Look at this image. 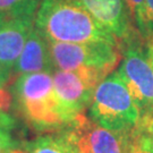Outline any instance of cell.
Wrapping results in <instances>:
<instances>
[{
	"label": "cell",
	"mask_w": 153,
	"mask_h": 153,
	"mask_svg": "<svg viewBox=\"0 0 153 153\" xmlns=\"http://www.w3.org/2000/svg\"><path fill=\"white\" fill-rule=\"evenodd\" d=\"M141 39L133 32L120 42L121 61L117 71L129 90L142 121L153 118V69Z\"/></svg>",
	"instance_id": "4"
},
{
	"label": "cell",
	"mask_w": 153,
	"mask_h": 153,
	"mask_svg": "<svg viewBox=\"0 0 153 153\" xmlns=\"http://www.w3.org/2000/svg\"><path fill=\"white\" fill-rule=\"evenodd\" d=\"M53 69L55 66L50 53L49 41L34 26L26 40L22 53L13 68V71L22 75L38 71L52 73Z\"/></svg>",
	"instance_id": "10"
},
{
	"label": "cell",
	"mask_w": 153,
	"mask_h": 153,
	"mask_svg": "<svg viewBox=\"0 0 153 153\" xmlns=\"http://www.w3.org/2000/svg\"><path fill=\"white\" fill-rule=\"evenodd\" d=\"M27 153H78L73 143L61 131L52 135L40 136L23 144Z\"/></svg>",
	"instance_id": "11"
},
{
	"label": "cell",
	"mask_w": 153,
	"mask_h": 153,
	"mask_svg": "<svg viewBox=\"0 0 153 153\" xmlns=\"http://www.w3.org/2000/svg\"><path fill=\"white\" fill-rule=\"evenodd\" d=\"M9 153H27V151L23 148V145H22V146H19V148H17V149H15V150H13V151H10Z\"/></svg>",
	"instance_id": "20"
},
{
	"label": "cell",
	"mask_w": 153,
	"mask_h": 153,
	"mask_svg": "<svg viewBox=\"0 0 153 153\" xmlns=\"http://www.w3.org/2000/svg\"><path fill=\"white\" fill-rule=\"evenodd\" d=\"M34 26L48 41L108 43L119 47L115 35L75 0H42L35 14Z\"/></svg>",
	"instance_id": "1"
},
{
	"label": "cell",
	"mask_w": 153,
	"mask_h": 153,
	"mask_svg": "<svg viewBox=\"0 0 153 153\" xmlns=\"http://www.w3.org/2000/svg\"><path fill=\"white\" fill-rule=\"evenodd\" d=\"M50 53L57 69L94 75L101 79L116 68L119 47L108 43H66L49 41Z\"/></svg>",
	"instance_id": "5"
},
{
	"label": "cell",
	"mask_w": 153,
	"mask_h": 153,
	"mask_svg": "<svg viewBox=\"0 0 153 153\" xmlns=\"http://www.w3.org/2000/svg\"><path fill=\"white\" fill-rule=\"evenodd\" d=\"M126 153H153V141L145 123L141 121L129 134Z\"/></svg>",
	"instance_id": "12"
},
{
	"label": "cell",
	"mask_w": 153,
	"mask_h": 153,
	"mask_svg": "<svg viewBox=\"0 0 153 153\" xmlns=\"http://www.w3.org/2000/svg\"><path fill=\"white\" fill-rule=\"evenodd\" d=\"M52 78L58 102L67 125L77 116L84 114L85 109L90 107L94 90L102 81L94 75L57 68L52 71Z\"/></svg>",
	"instance_id": "7"
},
{
	"label": "cell",
	"mask_w": 153,
	"mask_h": 153,
	"mask_svg": "<svg viewBox=\"0 0 153 153\" xmlns=\"http://www.w3.org/2000/svg\"><path fill=\"white\" fill-rule=\"evenodd\" d=\"M88 116L98 125L111 131L128 133L140 125V110L117 71L97 85Z\"/></svg>",
	"instance_id": "3"
},
{
	"label": "cell",
	"mask_w": 153,
	"mask_h": 153,
	"mask_svg": "<svg viewBox=\"0 0 153 153\" xmlns=\"http://www.w3.org/2000/svg\"><path fill=\"white\" fill-rule=\"evenodd\" d=\"M143 123H145L146 126H148L149 128V131H150V134H151V137H152V141H153V118L151 119H146V120H142Z\"/></svg>",
	"instance_id": "19"
},
{
	"label": "cell",
	"mask_w": 153,
	"mask_h": 153,
	"mask_svg": "<svg viewBox=\"0 0 153 153\" xmlns=\"http://www.w3.org/2000/svg\"><path fill=\"white\" fill-rule=\"evenodd\" d=\"M18 111L38 131H58L67 126L53 86L52 73L22 74L11 88Z\"/></svg>",
	"instance_id": "2"
},
{
	"label": "cell",
	"mask_w": 153,
	"mask_h": 153,
	"mask_svg": "<svg viewBox=\"0 0 153 153\" xmlns=\"http://www.w3.org/2000/svg\"><path fill=\"white\" fill-rule=\"evenodd\" d=\"M0 126L5 127L7 129H10V131H13L15 128V126H16L15 119L2 109H0Z\"/></svg>",
	"instance_id": "16"
},
{
	"label": "cell",
	"mask_w": 153,
	"mask_h": 153,
	"mask_svg": "<svg viewBox=\"0 0 153 153\" xmlns=\"http://www.w3.org/2000/svg\"><path fill=\"white\" fill-rule=\"evenodd\" d=\"M145 26L146 39L145 41H153V0H145Z\"/></svg>",
	"instance_id": "15"
},
{
	"label": "cell",
	"mask_w": 153,
	"mask_h": 153,
	"mask_svg": "<svg viewBox=\"0 0 153 153\" xmlns=\"http://www.w3.org/2000/svg\"><path fill=\"white\" fill-rule=\"evenodd\" d=\"M146 53H148L149 61L151 64V67L153 69V41L146 42Z\"/></svg>",
	"instance_id": "18"
},
{
	"label": "cell",
	"mask_w": 153,
	"mask_h": 153,
	"mask_svg": "<svg viewBox=\"0 0 153 153\" xmlns=\"http://www.w3.org/2000/svg\"><path fill=\"white\" fill-rule=\"evenodd\" d=\"M104 28L124 41L134 30L131 16L125 0H75Z\"/></svg>",
	"instance_id": "8"
},
{
	"label": "cell",
	"mask_w": 153,
	"mask_h": 153,
	"mask_svg": "<svg viewBox=\"0 0 153 153\" xmlns=\"http://www.w3.org/2000/svg\"><path fill=\"white\" fill-rule=\"evenodd\" d=\"M129 9L131 21L136 26L138 34L145 41L146 26H145V0H125Z\"/></svg>",
	"instance_id": "13"
},
{
	"label": "cell",
	"mask_w": 153,
	"mask_h": 153,
	"mask_svg": "<svg viewBox=\"0 0 153 153\" xmlns=\"http://www.w3.org/2000/svg\"><path fill=\"white\" fill-rule=\"evenodd\" d=\"M6 18H7V17H6L5 15L2 14V13H0V25H1L2 23H4V21H5Z\"/></svg>",
	"instance_id": "21"
},
{
	"label": "cell",
	"mask_w": 153,
	"mask_h": 153,
	"mask_svg": "<svg viewBox=\"0 0 153 153\" xmlns=\"http://www.w3.org/2000/svg\"><path fill=\"white\" fill-rule=\"evenodd\" d=\"M35 14L7 17L0 25V67L13 71L34 27Z\"/></svg>",
	"instance_id": "9"
},
{
	"label": "cell",
	"mask_w": 153,
	"mask_h": 153,
	"mask_svg": "<svg viewBox=\"0 0 153 153\" xmlns=\"http://www.w3.org/2000/svg\"><path fill=\"white\" fill-rule=\"evenodd\" d=\"M10 73L11 71H7V69L2 68V67H0V92L2 90H5V85L6 83L8 82L9 77H10Z\"/></svg>",
	"instance_id": "17"
},
{
	"label": "cell",
	"mask_w": 153,
	"mask_h": 153,
	"mask_svg": "<svg viewBox=\"0 0 153 153\" xmlns=\"http://www.w3.org/2000/svg\"><path fill=\"white\" fill-rule=\"evenodd\" d=\"M19 148V144L10 134V129L0 126V153H9Z\"/></svg>",
	"instance_id": "14"
},
{
	"label": "cell",
	"mask_w": 153,
	"mask_h": 153,
	"mask_svg": "<svg viewBox=\"0 0 153 153\" xmlns=\"http://www.w3.org/2000/svg\"><path fill=\"white\" fill-rule=\"evenodd\" d=\"M60 131L78 153H126L131 134L104 128L84 114Z\"/></svg>",
	"instance_id": "6"
}]
</instances>
